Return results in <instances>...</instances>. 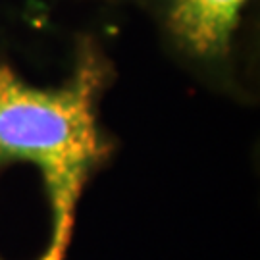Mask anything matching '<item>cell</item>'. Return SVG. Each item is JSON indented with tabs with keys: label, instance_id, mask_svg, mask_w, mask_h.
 Segmentation results:
<instances>
[{
	"label": "cell",
	"instance_id": "cell-1",
	"mask_svg": "<svg viewBox=\"0 0 260 260\" xmlns=\"http://www.w3.org/2000/svg\"><path fill=\"white\" fill-rule=\"evenodd\" d=\"M106 77L108 68L91 48L79 52L60 87H35L0 64V168L29 162L43 176L54 218L45 260H62L83 187L112 150L96 118Z\"/></svg>",
	"mask_w": 260,
	"mask_h": 260
},
{
	"label": "cell",
	"instance_id": "cell-2",
	"mask_svg": "<svg viewBox=\"0 0 260 260\" xmlns=\"http://www.w3.org/2000/svg\"><path fill=\"white\" fill-rule=\"evenodd\" d=\"M245 4L247 0H172L168 25L191 54L218 60L230 52Z\"/></svg>",
	"mask_w": 260,
	"mask_h": 260
}]
</instances>
